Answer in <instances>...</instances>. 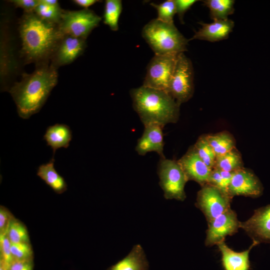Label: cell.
Instances as JSON below:
<instances>
[{"label": "cell", "mask_w": 270, "mask_h": 270, "mask_svg": "<svg viewBox=\"0 0 270 270\" xmlns=\"http://www.w3.org/2000/svg\"><path fill=\"white\" fill-rule=\"evenodd\" d=\"M22 56L28 62L52 57L64 36L58 25L42 20L34 12H25L19 22Z\"/></svg>", "instance_id": "1"}, {"label": "cell", "mask_w": 270, "mask_h": 270, "mask_svg": "<svg viewBox=\"0 0 270 270\" xmlns=\"http://www.w3.org/2000/svg\"><path fill=\"white\" fill-rule=\"evenodd\" d=\"M56 66H41L30 74H24L22 80L10 90L18 116L28 119L38 113L45 104L58 82Z\"/></svg>", "instance_id": "2"}, {"label": "cell", "mask_w": 270, "mask_h": 270, "mask_svg": "<svg viewBox=\"0 0 270 270\" xmlns=\"http://www.w3.org/2000/svg\"><path fill=\"white\" fill-rule=\"evenodd\" d=\"M130 95L133 108L144 126L164 127L178 120L180 104L167 92L142 86L132 89Z\"/></svg>", "instance_id": "3"}, {"label": "cell", "mask_w": 270, "mask_h": 270, "mask_svg": "<svg viewBox=\"0 0 270 270\" xmlns=\"http://www.w3.org/2000/svg\"><path fill=\"white\" fill-rule=\"evenodd\" d=\"M142 36L155 54L177 55L184 52L189 42L174 23L164 22L156 18L144 26Z\"/></svg>", "instance_id": "4"}, {"label": "cell", "mask_w": 270, "mask_h": 270, "mask_svg": "<svg viewBox=\"0 0 270 270\" xmlns=\"http://www.w3.org/2000/svg\"><path fill=\"white\" fill-rule=\"evenodd\" d=\"M158 174L166 199L180 201L186 199L184 187L188 180L178 160L160 158Z\"/></svg>", "instance_id": "5"}, {"label": "cell", "mask_w": 270, "mask_h": 270, "mask_svg": "<svg viewBox=\"0 0 270 270\" xmlns=\"http://www.w3.org/2000/svg\"><path fill=\"white\" fill-rule=\"evenodd\" d=\"M194 68L184 52L178 54L175 69L167 92L180 104L187 102L194 92Z\"/></svg>", "instance_id": "6"}, {"label": "cell", "mask_w": 270, "mask_h": 270, "mask_svg": "<svg viewBox=\"0 0 270 270\" xmlns=\"http://www.w3.org/2000/svg\"><path fill=\"white\" fill-rule=\"evenodd\" d=\"M101 20V17L88 8L74 11L62 10L58 25L64 36H70L86 40Z\"/></svg>", "instance_id": "7"}, {"label": "cell", "mask_w": 270, "mask_h": 270, "mask_svg": "<svg viewBox=\"0 0 270 270\" xmlns=\"http://www.w3.org/2000/svg\"><path fill=\"white\" fill-rule=\"evenodd\" d=\"M177 56L155 54L148 65L142 86L166 92L175 69Z\"/></svg>", "instance_id": "8"}, {"label": "cell", "mask_w": 270, "mask_h": 270, "mask_svg": "<svg viewBox=\"0 0 270 270\" xmlns=\"http://www.w3.org/2000/svg\"><path fill=\"white\" fill-rule=\"evenodd\" d=\"M232 199L217 188L206 184L198 192L196 206L208 222L230 210Z\"/></svg>", "instance_id": "9"}, {"label": "cell", "mask_w": 270, "mask_h": 270, "mask_svg": "<svg viewBox=\"0 0 270 270\" xmlns=\"http://www.w3.org/2000/svg\"><path fill=\"white\" fill-rule=\"evenodd\" d=\"M240 228L236 213L231 208L208 222L205 244L212 246L224 242L228 236H232Z\"/></svg>", "instance_id": "10"}, {"label": "cell", "mask_w": 270, "mask_h": 270, "mask_svg": "<svg viewBox=\"0 0 270 270\" xmlns=\"http://www.w3.org/2000/svg\"><path fill=\"white\" fill-rule=\"evenodd\" d=\"M263 186L252 171L244 168L234 172L228 194L232 198L237 196L252 198L260 196Z\"/></svg>", "instance_id": "11"}, {"label": "cell", "mask_w": 270, "mask_h": 270, "mask_svg": "<svg viewBox=\"0 0 270 270\" xmlns=\"http://www.w3.org/2000/svg\"><path fill=\"white\" fill-rule=\"evenodd\" d=\"M240 228L253 240L270 244V204L256 210L250 218L240 222Z\"/></svg>", "instance_id": "12"}, {"label": "cell", "mask_w": 270, "mask_h": 270, "mask_svg": "<svg viewBox=\"0 0 270 270\" xmlns=\"http://www.w3.org/2000/svg\"><path fill=\"white\" fill-rule=\"evenodd\" d=\"M178 162L188 180H194L201 186L208 184L212 168L202 160L193 146L188 148Z\"/></svg>", "instance_id": "13"}, {"label": "cell", "mask_w": 270, "mask_h": 270, "mask_svg": "<svg viewBox=\"0 0 270 270\" xmlns=\"http://www.w3.org/2000/svg\"><path fill=\"white\" fill-rule=\"evenodd\" d=\"M86 46L84 39L70 36H64L52 56V64L56 66L72 62L82 54Z\"/></svg>", "instance_id": "14"}, {"label": "cell", "mask_w": 270, "mask_h": 270, "mask_svg": "<svg viewBox=\"0 0 270 270\" xmlns=\"http://www.w3.org/2000/svg\"><path fill=\"white\" fill-rule=\"evenodd\" d=\"M201 28L189 39L216 42L228 38L234 26L230 19L215 20L210 23L199 22Z\"/></svg>", "instance_id": "15"}, {"label": "cell", "mask_w": 270, "mask_h": 270, "mask_svg": "<svg viewBox=\"0 0 270 270\" xmlns=\"http://www.w3.org/2000/svg\"><path fill=\"white\" fill-rule=\"evenodd\" d=\"M144 126V131L140 138L135 148L139 155L144 156L150 152H156L160 158L164 154V134L162 126L158 124H150Z\"/></svg>", "instance_id": "16"}, {"label": "cell", "mask_w": 270, "mask_h": 270, "mask_svg": "<svg viewBox=\"0 0 270 270\" xmlns=\"http://www.w3.org/2000/svg\"><path fill=\"white\" fill-rule=\"evenodd\" d=\"M259 244L253 240L248 249L242 252H236L230 248L224 242L217 245L222 254V260L225 270H248L250 266L249 254L251 249Z\"/></svg>", "instance_id": "17"}, {"label": "cell", "mask_w": 270, "mask_h": 270, "mask_svg": "<svg viewBox=\"0 0 270 270\" xmlns=\"http://www.w3.org/2000/svg\"><path fill=\"white\" fill-rule=\"evenodd\" d=\"M47 146L52 150V156L56 150L60 148H67L72 140V132L68 126L64 124H56L48 127L43 136Z\"/></svg>", "instance_id": "18"}, {"label": "cell", "mask_w": 270, "mask_h": 270, "mask_svg": "<svg viewBox=\"0 0 270 270\" xmlns=\"http://www.w3.org/2000/svg\"><path fill=\"white\" fill-rule=\"evenodd\" d=\"M149 264L140 244L133 246L129 254L106 270H148Z\"/></svg>", "instance_id": "19"}, {"label": "cell", "mask_w": 270, "mask_h": 270, "mask_svg": "<svg viewBox=\"0 0 270 270\" xmlns=\"http://www.w3.org/2000/svg\"><path fill=\"white\" fill-rule=\"evenodd\" d=\"M54 157L46 164H40L36 174L56 194H61L67 190L68 185L64 178L54 168Z\"/></svg>", "instance_id": "20"}, {"label": "cell", "mask_w": 270, "mask_h": 270, "mask_svg": "<svg viewBox=\"0 0 270 270\" xmlns=\"http://www.w3.org/2000/svg\"><path fill=\"white\" fill-rule=\"evenodd\" d=\"M216 156L224 154L236 148V141L228 132L223 131L206 135Z\"/></svg>", "instance_id": "21"}, {"label": "cell", "mask_w": 270, "mask_h": 270, "mask_svg": "<svg viewBox=\"0 0 270 270\" xmlns=\"http://www.w3.org/2000/svg\"><path fill=\"white\" fill-rule=\"evenodd\" d=\"M203 5L210 10L211 19L226 20L234 12V0H205Z\"/></svg>", "instance_id": "22"}, {"label": "cell", "mask_w": 270, "mask_h": 270, "mask_svg": "<svg viewBox=\"0 0 270 270\" xmlns=\"http://www.w3.org/2000/svg\"><path fill=\"white\" fill-rule=\"evenodd\" d=\"M243 168L242 155L236 148L224 154L216 156L214 167L229 172H234Z\"/></svg>", "instance_id": "23"}, {"label": "cell", "mask_w": 270, "mask_h": 270, "mask_svg": "<svg viewBox=\"0 0 270 270\" xmlns=\"http://www.w3.org/2000/svg\"><path fill=\"white\" fill-rule=\"evenodd\" d=\"M122 8L120 0H106L105 2L104 22L112 30L116 31L118 29V20Z\"/></svg>", "instance_id": "24"}, {"label": "cell", "mask_w": 270, "mask_h": 270, "mask_svg": "<svg viewBox=\"0 0 270 270\" xmlns=\"http://www.w3.org/2000/svg\"><path fill=\"white\" fill-rule=\"evenodd\" d=\"M193 146L202 160L210 168H214L216 156L206 135L200 136Z\"/></svg>", "instance_id": "25"}, {"label": "cell", "mask_w": 270, "mask_h": 270, "mask_svg": "<svg viewBox=\"0 0 270 270\" xmlns=\"http://www.w3.org/2000/svg\"><path fill=\"white\" fill-rule=\"evenodd\" d=\"M6 234L12 244L30 242L26 226L15 218L12 221Z\"/></svg>", "instance_id": "26"}, {"label": "cell", "mask_w": 270, "mask_h": 270, "mask_svg": "<svg viewBox=\"0 0 270 270\" xmlns=\"http://www.w3.org/2000/svg\"><path fill=\"white\" fill-rule=\"evenodd\" d=\"M62 12L60 6H51L40 2L34 10V12L42 20L58 24L60 21Z\"/></svg>", "instance_id": "27"}, {"label": "cell", "mask_w": 270, "mask_h": 270, "mask_svg": "<svg viewBox=\"0 0 270 270\" xmlns=\"http://www.w3.org/2000/svg\"><path fill=\"white\" fill-rule=\"evenodd\" d=\"M158 12L156 19L166 23H174L173 18L176 14L174 0H167L160 4L150 3Z\"/></svg>", "instance_id": "28"}, {"label": "cell", "mask_w": 270, "mask_h": 270, "mask_svg": "<svg viewBox=\"0 0 270 270\" xmlns=\"http://www.w3.org/2000/svg\"><path fill=\"white\" fill-rule=\"evenodd\" d=\"M11 253L14 260H34L30 243H11Z\"/></svg>", "instance_id": "29"}, {"label": "cell", "mask_w": 270, "mask_h": 270, "mask_svg": "<svg viewBox=\"0 0 270 270\" xmlns=\"http://www.w3.org/2000/svg\"><path fill=\"white\" fill-rule=\"evenodd\" d=\"M10 248L11 242L7 234H0V260L10 265L14 261Z\"/></svg>", "instance_id": "30"}, {"label": "cell", "mask_w": 270, "mask_h": 270, "mask_svg": "<svg viewBox=\"0 0 270 270\" xmlns=\"http://www.w3.org/2000/svg\"><path fill=\"white\" fill-rule=\"evenodd\" d=\"M14 218L6 208L0 206V234L7 233L10 225Z\"/></svg>", "instance_id": "31"}, {"label": "cell", "mask_w": 270, "mask_h": 270, "mask_svg": "<svg viewBox=\"0 0 270 270\" xmlns=\"http://www.w3.org/2000/svg\"><path fill=\"white\" fill-rule=\"evenodd\" d=\"M208 184L217 188L223 192L228 195V190L224 185L221 175L218 169L216 168H213L212 169Z\"/></svg>", "instance_id": "32"}, {"label": "cell", "mask_w": 270, "mask_h": 270, "mask_svg": "<svg viewBox=\"0 0 270 270\" xmlns=\"http://www.w3.org/2000/svg\"><path fill=\"white\" fill-rule=\"evenodd\" d=\"M198 0H174L176 14L182 24H184V16L186 12Z\"/></svg>", "instance_id": "33"}, {"label": "cell", "mask_w": 270, "mask_h": 270, "mask_svg": "<svg viewBox=\"0 0 270 270\" xmlns=\"http://www.w3.org/2000/svg\"><path fill=\"white\" fill-rule=\"evenodd\" d=\"M10 2L16 6L22 8L25 12H34L40 2V0H12Z\"/></svg>", "instance_id": "34"}, {"label": "cell", "mask_w": 270, "mask_h": 270, "mask_svg": "<svg viewBox=\"0 0 270 270\" xmlns=\"http://www.w3.org/2000/svg\"><path fill=\"white\" fill-rule=\"evenodd\" d=\"M33 260H14L10 265V270H33Z\"/></svg>", "instance_id": "35"}, {"label": "cell", "mask_w": 270, "mask_h": 270, "mask_svg": "<svg viewBox=\"0 0 270 270\" xmlns=\"http://www.w3.org/2000/svg\"><path fill=\"white\" fill-rule=\"evenodd\" d=\"M219 172L221 175L224 185L228 190V187L231 182L234 172H229L221 170H219Z\"/></svg>", "instance_id": "36"}, {"label": "cell", "mask_w": 270, "mask_h": 270, "mask_svg": "<svg viewBox=\"0 0 270 270\" xmlns=\"http://www.w3.org/2000/svg\"><path fill=\"white\" fill-rule=\"evenodd\" d=\"M72 2L78 6L88 8L90 6L99 1L98 0H74Z\"/></svg>", "instance_id": "37"}, {"label": "cell", "mask_w": 270, "mask_h": 270, "mask_svg": "<svg viewBox=\"0 0 270 270\" xmlns=\"http://www.w3.org/2000/svg\"><path fill=\"white\" fill-rule=\"evenodd\" d=\"M40 2L46 5L51 6H60L58 2L56 0H40Z\"/></svg>", "instance_id": "38"}, {"label": "cell", "mask_w": 270, "mask_h": 270, "mask_svg": "<svg viewBox=\"0 0 270 270\" xmlns=\"http://www.w3.org/2000/svg\"><path fill=\"white\" fill-rule=\"evenodd\" d=\"M10 265L0 260V270H10Z\"/></svg>", "instance_id": "39"}]
</instances>
